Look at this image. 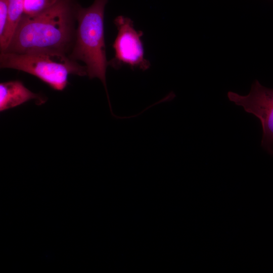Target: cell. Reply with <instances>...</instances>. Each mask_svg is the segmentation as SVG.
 I'll list each match as a JSON object with an SVG mask.
<instances>
[{
	"label": "cell",
	"mask_w": 273,
	"mask_h": 273,
	"mask_svg": "<svg viewBox=\"0 0 273 273\" xmlns=\"http://www.w3.org/2000/svg\"><path fill=\"white\" fill-rule=\"evenodd\" d=\"M0 67L23 71L44 82L51 88L63 90L69 75H86L85 66L68 56L60 54L1 53Z\"/></svg>",
	"instance_id": "cell-3"
},
{
	"label": "cell",
	"mask_w": 273,
	"mask_h": 273,
	"mask_svg": "<svg viewBox=\"0 0 273 273\" xmlns=\"http://www.w3.org/2000/svg\"><path fill=\"white\" fill-rule=\"evenodd\" d=\"M9 21L8 0H0V41L4 38Z\"/></svg>",
	"instance_id": "cell-9"
},
{
	"label": "cell",
	"mask_w": 273,
	"mask_h": 273,
	"mask_svg": "<svg viewBox=\"0 0 273 273\" xmlns=\"http://www.w3.org/2000/svg\"><path fill=\"white\" fill-rule=\"evenodd\" d=\"M31 100H36L38 105L46 101L42 96L35 94L19 80H12L0 83V111L18 106Z\"/></svg>",
	"instance_id": "cell-6"
},
{
	"label": "cell",
	"mask_w": 273,
	"mask_h": 273,
	"mask_svg": "<svg viewBox=\"0 0 273 273\" xmlns=\"http://www.w3.org/2000/svg\"><path fill=\"white\" fill-rule=\"evenodd\" d=\"M58 0H25L22 16H33L53 6Z\"/></svg>",
	"instance_id": "cell-8"
},
{
	"label": "cell",
	"mask_w": 273,
	"mask_h": 273,
	"mask_svg": "<svg viewBox=\"0 0 273 273\" xmlns=\"http://www.w3.org/2000/svg\"><path fill=\"white\" fill-rule=\"evenodd\" d=\"M108 0H94L87 8L81 5L77 14V28L74 46L69 57L84 63L89 79L98 78L106 86V72L109 61L106 54L104 12Z\"/></svg>",
	"instance_id": "cell-2"
},
{
	"label": "cell",
	"mask_w": 273,
	"mask_h": 273,
	"mask_svg": "<svg viewBox=\"0 0 273 273\" xmlns=\"http://www.w3.org/2000/svg\"><path fill=\"white\" fill-rule=\"evenodd\" d=\"M250 113L260 121L262 129L261 146L273 154V88L266 87L255 81L248 95Z\"/></svg>",
	"instance_id": "cell-5"
},
{
	"label": "cell",
	"mask_w": 273,
	"mask_h": 273,
	"mask_svg": "<svg viewBox=\"0 0 273 273\" xmlns=\"http://www.w3.org/2000/svg\"><path fill=\"white\" fill-rule=\"evenodd\" d=\"M114 23L118 33L112 45L114 57L109 61V65L116 69L128 65L132 69L148 70L151 64L145 58L143 31L135 29L132 20L123 16L115 18Z\"/></svg>",
	"instance_id": "cell-4"
},
{
	"label": "cell",
	"mask_w": 273,
	"mask_h": 273,
	"mask_svg": "<svg viewBox=\"0 0 273 273\" xmlns=\"http://www.w3.org/2000/svg\"><path fill=\"white\" fill-rule=\"evenodd\" d=\"M24 2L25 0H8V25L4 38L0 41L1 52H4L7 48L23 15Z\"/></svg>",
	"instance_id": "cell-7"
},
{
	"label": "cell",
	"mask_w": 273,
	"mask_h": 273,
	"mask_svg": "<svg viewBox=\"0 0 273 273\" xmlns=\"http://www.w3.org/2000/svg\"><path fill=\"white\" fill-rule=\"evenodd\" d=\"M79 6L76 0H58L39 14L22 16L3 52L48 53L69 56L75 40Z\"/></svg>",
	"instance_id": "cell-1"
}]
</instances>
